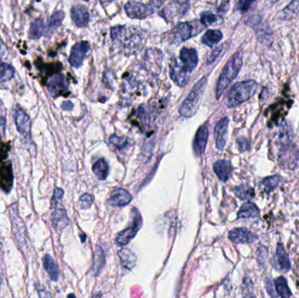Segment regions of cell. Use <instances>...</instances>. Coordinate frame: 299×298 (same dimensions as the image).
<instances>
[{"label":"cell","instance_id":"2","mask_svg":"<svg viewBox=\"0 0 299 298\" xmlns=\"http://www.w3.org/2000/svg\"><path fill=\"white\" fill-rule=\"evenodd\" d=\"M257 83L253 80L241 81L234 85L227 95L226 103L228 108H234L248 101L257 90Z\"/></svg>","mask_w":299,"mask_h":298},{"label":"cell","instance_id":"9","mask_svg":"<svg viewBox=\"0 0 299 298\" xmlns=\"http://www.w3.org/2000/svg\"><path fill=\"white\" fill-rule=\"evenodd\" d=\"M48 91L53 97H57L68 91V83L65 76L61 74H55L50 76L47 83Z\"/></svg>","mask_w":299,"mask_h":298},{"label":"cell","instance_id":"20","mask_svg":"<svg viewBox=\"0 0 299 298\" xmlns=\"http://www.w3.org/2000/svg\"><path fill=\"white\" fill-rule=\"evenodd\" d=\"M132 200V196L122 188L113 190L109 197V203L114 207H125Z\"/></svg>","mask_w":299,"mask_h":298},{"label":"cell","instance_id":"17","mask_svg":"<svg viewBox=\"0 0 299 298\" xmlns=\"http://www.w3.org/2000/svg\"><path fill=\"white\" fill-rule=\"evenodd\" d=\"M71 18L76 27L80 28L85 27L89 21V14L87 7L82 5H75L72 7Z\"/></svg>","mask_w":299,"mask_h":298},{"label":"cell","instance_id":"14","mask_svg":"<svg viewBox=\"0 0 299 298\" xmlns=\"http://www.w3.org/2000/svg\"><path fill=\"white\" fill-rule=\"evenodd\" d=\"M170 68L172 80L180 87L187 85L190 78V72L187 71L182 65L179 64L176 60H174L171 63Z\"/></svg>","mask_w":299,"mask_h":298},{"label":"cell","instance_id":"45","mask_svg":"<svg viewBox=\"0 0 299 298\" xmlns=\"http://www.w3.org/2000/svg\"><path fill=\"white\" fill-rule=\"evenodd\" d=\"M74 108V104H73V102H70V101H65V102H62V104H61V108L63 109V110H72Z\"/></svg>","mask_w":299,"mask_h":298},{"label":"cell","instance_id":"35","mask_svg":"<svg viewBox=\"0 0 299 298\" xmlns=\"http://www.w3.org/2000/svg\"><path fill=\"white\" fill-rule=\"evenodd\" d=\"M64 18L65 14L63 11L59 10L55 12L52 14L51 17L49 18L48 24V31L54 32L56 28H58L62 23Z\"/></svg>","mask_w":299,"mask_h":298},{"label":"cell","instance_id":"27","mask_svg":"<svg viewBox=\"0 0 299 298\" xmlns=\"http://www.w3.org/2000/svg\"><path fill=\"white\" fill-rule=\"evenodd\" d=\"M104 265H105V255H104L102 247L97 246L95 248V254H94L93 267H92L95 276H97L100 274V272L102 271Z\"/></svg>","mask_w":299,"mask_h":298},{"label":"cell","instance_id":"11","mask_svg":"<svg viewBox=\"0 0 299 298\" xmlns=\"http://www.w3.org/2000/svg\"><path fill=\"white\" fill-rule=\"evenodd\" d=\"M189 9V2H177L174 1L167 5L164 8L163 17L167 21H174L175 19H180Z\"/></svg>","mask_w":299,"mask_h":298},{"label":"cell","instance_id":"49","mask_svg":"<svg viewBox=\"0 0 299 298\" xmlns=\"http://www.w3.org/2000/svg\"><path fill=\"white\" fill-rule=\"evenodd\" d=\"M68 298H75V295H73V294H70V295H68Z\"/></svg>","mask_w":299,"mask_h":298},{"label":"cell","instance_id":"16","mask_svg":"<svg viewBox=\"0 0 299 298\" xmlns=\"http://www.w3.org/2000/svg\"><path fill=\"white\" fill-rule=\"evenodd\" d=\"M180 61L182 66L187 71L192 73L194 68L197 67L199 62L197 52L194 48H183L180 51Z\"/></svg>","mask_w":299,"mask_h":298},{"label":"cell","instance_id":"33","mask_svg":"<svg viewBox=\"0 0 299 298\" xmlns=\"http://www.w3.org/2000/svg\"><path fill=\"white\" fill-rule=\"evenodd\" d=\"M235 196L241 200H252L255 197V190L248 185H241L235 188Z\"/></svg>","mask_w":299,"mask_h":298},{"label":"cell","instance_id":"18","mask_svg":"<svg viewBox=\"0 0 299 298\" xmlns=\"http://www.w3.org/2000/svg\"><path fill=\"white\" fill-rule=\"evenodd\" d=\"M16 211H11V216L13 219V231H14L15 236L17 238L18 241L20 242L21 247H25L27 246L26 242V228H25L24 224L22 222L21 217L18 215Z\"/></svg>","mask_w":299,"mask_h":298},{"label":"cell","instance_id":"23","mask_svg":"<svg viewBox=\"0 0 299 298\" xmlns=\"http://www.w3.org/2000/svg\"><path fill=\"white\" fill-rule=\"evenodd\" d=\"M275 256H276V261L278 263L279 268H281V270L289 271L290 269L291 265L289 261V255L286 253L284 247L282 243L277 244Z\"/></svg>","mask_w":299,"mask_h":298},{"label":"cell","instance_id":"41","mask_svg":"<svg viewBox=\"0 0 299 298\" xmlns=\"http://www.w3.org/2000/svg\"><path fill=\"white\" fill-rule=\"evenodd\" d=\"M36 288H37L38 295L40 298H52V294L48 291V289L41 286V285L36 284Z\"/></svg>","mask_w":299,"mask_h":298},{"label":"cell","instance_id":"3","mask_svg":"<svg viewBox=\"0 0 299 298\" xmlns=\"http://www.w3.org/2000/svg\"><path fill=\"white\" fill-rule=\"evenodd\" d=\"M207 83L208 77L204 76L194 84V88H192L189 95H187V99L180 106V115L184 117H192L196 114L201 104V99L207 87Z\"/></svg>","mask_w":299,"mask_h":298},{"label":"cell","instance_id":"4","mask_svg":"<svg viewBox=\"0 0 299 298\" xmlns=\"http://www.w3.org/2000/svg\"><path fill=\"white\" fill-rule=\"evenodd\" d=\"M280 162L289 169H296L299 166V150L291 143V136L287 131V127L280 136Z\"/></svg>","mask_w":299,"mask_h":298},{"label":"cell","instance_id":"42","mask_svg":"<svg viewBox=\"0 0 299 298\" xmlns=\"http://www.w3.org/2000/svg\"><path fill=\"white\" fill-rule=\"evenodd\" d=\"M252 4H253V2H250V1H240L237 4V8L239 10L247 11Z\"/></svg>","mask_w":299,"mask_h":298},{"label":"cell","instance_id":"19","mask_svg":"<svg viewBox=\"0 0 299 298\" xmlns=\"http://www.w3.org/2000/svg\"><path fill=\"white\" fill-rule=\"evenodd\" d=\"M228 238L235 243L246 244L253 242L257 237L248 229L244 227H240L232 229L229 232Z\"/></svg>","mask_w":299,"mask_h":298},{"label":"cell","instance_id":"13","mask_svg":"<svg viewBox=\"0 0 299 298\" xmlns=\"http://www.w3.org/2000/svg\"><path fill=\"white\" fill-rule=\"evenodd\" d=\"M208 135H209V129H208V122H206L203 125L198 129L197 133L194 137V153L196 157H201L206 151L207 143H208Z\"/></svg>","mask_w":299,"mask_h":298},{"label":"cell","instance_id":"48","mask_svg":"<svg viewBox=\"0 0 299 298\" xmlns=\"http://www.w3.org/2000/svg\"><path fill=\"white\" fill-rule=\"evenodd\" d=\"M101 296H102L101 293H96L95 295H93V297L92 298H101Z\"/></svg>","mask_w":299,"mask_h":298},{"label":"cell","instance_id":"44","mask_svg":"<svg viewBox=\"0 0 299 298\" xmlns=\"http://www.w3.org/2000/svg\"><path fill=\"white\" fill-rule=\"evenodd\" d=\"M6 126H7V120L5 117H1L0 119V135L4 136L6 132Z\"/></svg>","mask_w":299,"mask_h":298},{"label":"cell","instance_id":"1","mask_svg":"<svg viewBox=\"0 0 299 298\" xmlns=\"http://www.w3.org/2000/svg\"><path fill=\"white\" fill-rule=\"evenodd\" d=\"M242 62H243V54L241 52H238L234 54L231 59L228 61V63L225 65L216 87V97L218 99L221 97L225 89L228 88L229 84L237 76L242 67Z\"/></svg>","mask_w":299,"mask_h":298},{"label":"cell","instance_id":"25","mask_svg":"<svg viewBox=\"0 0 299 298\" xmlns=\"http://www.w3.org/2000/svg\"><path fill=\"white\" fill-rule=\"evenodd\" d=\"M260 211L256 205L252 202H246L241 206L237 218L238 219H249V218H256L259 216Z\"/></svg>","mask_w":299,"mask_h":298},{"label":"cell","instance_id":"36","mask_svg":"<svg viewBox=\"0 0 299 298\" xmlns=\"http://www.w3.org/2000/svg\"><path fill=\"white\" fill-rule=\"evenodd\" d=\"M217 21V16L212 12H204L201 14V23L206 26L214 24Z\"/></svg>","mask_w":299,"mask_h":298},{"label":"cell","instance_id":"40","mask_svg":"<svg viewBox=\"0 0 299 298\" xmlns=\"http://www.w3.org/2000/svg\"><path fill=\"white\" fill-rule=\"evenodd\" d=\"M64 195V192L61 188L59 187H55V191H54V194H53V198L51 200V206L56 205V204L61 203V200Z\"/></svg>","mask_w":299,"mask_h":298},{"label":"cell","instance_id":"12","mask_svg":"<svg viewBox=\"0 0 299 298\" xmlns=\"http://www.w3.org/2000/svg\"><path fill=\"white\" fill-rule=\"evenodd\" d=\"M53 210L51 214V220L53 226L56 230L62 231L69 225L67 211L61 206V203L51 206Z\"/></svg>","mask_w":299,"mask_h":298},{"label":"cell","instance_id":"38","mask_svg":"<svg viewBox=\"0 0 299 298\" xmlns=\"http://www.w3.org/2000/svg\"><path fill=\"white\" fill-rule=\"evenodd\" d=\"M109 142H111L113 145L119 150L123 149L127 145V143H128L127 139L123 138V137H119V136H117L116 135H113L110 136Z\"/></svg>","mask_w":299,"mask_h":298},{"label":"cell","instance_id":"5","mask_svg":"<svg viewBox=\"0 0 299 298\" xmlns=\"http://www.w3.org/2000/svg\"><path fill=\"white\" fill-rule=\"evenodd\" d=\"M203 29H204L203 26L201 24V22H198V21L181 23L175 27L174 30L172 32L173 41L177 44H180L183 41H187L191 38L196 36Z\"/></svg>","mask_w":299,"mask_h":298},{"label":"cell","instance_id":"32","mask_svg":"<svg viewBox=\"0 0 299 298\" xmlns=\"http://www.w3.org/2000/svg\"><path fill=\"white\" fill-rule=\"evenodd\" d=\"M256 34H257V39L262 44L266 46H270L273 41L272 38V33L269 27H265L264 25H260L259 28H255Z\"/></svg>","mask_w":299,"mask_h":298},{"label":"cell","instance_id":"22","mask_svg":"<svg viewBox=\"0 0 299 298\" xmlns=\"http://www.w3.org/2000/svg\"><path fill=\"white\" fill-rule=\"evenodd\" d=\"M43 267L52 281H58L60 276L58 265L50 254H46L43 258Z\"/></svg>","mask_w":299,"mask_h":298},{"label":"cell","instance_id":"26","mask_svg":"<svg viewBox=\"0 0 299 298\" xmlns=\"http://www.w3.org/2000/svg\"><path fill=\"white\" fill-rule=\"evenodd\" d=\"M47 27L45 25L44 21L42 20H35L30 25V28L28 31V35L31 40H37L39 38L44 35Z\"/></svg>","mask_w":299,"mask_h":298},{"label":"cell","instance_id":"30","mask_svg":"<svg viewBox=\"0 0 299 298\" xmlns=\"http://www.w3.org/2000/svg\"><path fill=\"white\" fill-rule=\"evenodd\" d=\"M222 33L220 30H208L201 38V42L208 47H213L222 40Z\"/></svg>","mask_w":299,"mask_h":298},{"label":"cell","instance_id":"39","mask_svg":"<svg viewBox=\"0 0 299 298\" xmlns=\"http://www.w3.org/2000/svg\"><path fill=\"white\" fill-rule=\"evenodd\" d=\"M256 255H257V261H258L259 264H263L268 259V255H269L268 249L263 246H260L256 251Z\"/></svg>","mask_w":299,"mask_h":298},{"label":"cell","instance_id":"28","mask_svg":"<svg viewBox=\"0 0 299 298\" xmlns=\"http://www.w3.org/2000/svg\"><path fill=\"white\" fill-rule=\"evenodd\" d=\"M281 182H282V177L279 175L267 177L261 183V189L263 193L269 194L278 187Z\"/></svg>","mask_w":299,"mask_h":298},{"label":"cell","instance_id":"31","mask_svg":"<svg viewBox=\"0 0 299 298\" xmlns=\"http://www.w3.org/2000/svg\"><path fill=\"white\" fill-rule=\"evenodd\" d=\"M93 173L98 180H105L109 174V165L107 161L102 159L95 162L93 166Z\"/></svg>","mask_w":299,"mask_h":298},{"label":"cell","instance_id":"21","mask_svg":"<svg viewBox=\"0 0 299 298\" xmlns=\"http://www.w3.org/2000/svg\"><path fill=\"white\" fill-rule=\"evenodd\" d=\"M214 171L218 178L223 181L227 182L229 178L231 177L233 173V166L231 163L228 160H218L217 162L214 163Z\"/></svg>","mask_w":299,"mask_h":298},{"label":"cell","instance_id":"7","mask_svg":"<svg viewBox=\"0 0 299 298\" xmlns=\"http://www.w3.org/2000/svg\"><path fill=\"white\" fill-rule=\"evenodd\" d=\"M155 7H152L151 5H144L136 1H129L126 4V14L131 19H144L152 15Z\"/></svg>","mask_w":299,"mask_h":298},{"label":"cell","instance_id":"34","mask_svg":"<svg viewBox=\"0 0 299 298\" xmlns=\"http://www.w3.org/2000/svg\"><path fill=\"white\" fill-rule=\"evenodd\" d=\"M15 69L12 65L0 61V83L7 82L14 78Z\"/></svg>","mask_w":299,"mask_h":298},{"label":"cell","instance_id":"51","mask_svg":"<svg viewBox=\"0 0 299 298\" xmlns=\"http://www.w3.org/2000/svg\"><path fill=\"white\" fill-rule=\"evenodd\" d=\"M245 298H254V297H253V296H251V295H250V296H245Z\"/></svg>","mask_w":299,"mask_h":298},{"label":"cell","instance_id":"46","mask_svg":"<svg viewBox=\"0 0 299 298\" xmlns=\"http://www.w3.org/2000/svg\"><path fill=\"white\" fill-rule=\"evenodd\" d=\"M238 142L239 144H240V147H241L243 151L248 150V143L247 139L241 137V138L238 139Z\"/></svg>","mask_w":299,"mask_h":298},{"label":"cell","instance_id":"29","mask_svg":"<svg viewBox=\"0 0 299 298\" xmlns=\"http://www.w3.org/2000/svg\"><path fill=\"white\" fill-rule=\"evenodd\" d=\"M275 293L280 298H291L292 293L289 289L287 281L283 276H279L275 280Z\"/></svg>","mask_w":299,"mask_h":298},{"label":"cell","instance_id":"8","mask_svg":"<svg viewBox=\"0 0 299 298\" xmlns=\"http://www.w3.org/2000/svg\"><path fill=\"white\" fill-rule=\"evenodd\" d=\"M90 45L88 41H81L74 45L69 56V62L72 67L80 68L83 63L86 55L89 53Z\"/></svg>","mask_w":299,"mask_h":298},{"label":"cell","instance_id":"37","mask_svg":"<svg viewBox=\"0 0 299 298\" xmlns=\"http://www.w3.org/2000/svg\"><path fill=\"white\" fill-rule=\"evenodd\" d=\"M94 202V198L92 195L89 194V193H85L83 194L80 198L79 200V205L82 209H89L92 206V204Z\"/></svg>","mask_w":299,"mask_h":298},{"label":"cell","instance_id":"50","mask_svg":"<svg viewBox=\"0 0 299 298\" xmlns=\"http://www.w3.org/2000/svg\"><path fill=\"white\" fill-rule=\"evenodd\" d=\"M1 286H2V280H1V278H0V288H1Z\"/></svg>","mask_w":299,"mask_h":298},{"label":"cell","instance_id":"6","mask_svg":"<svg viewBox=\"0 0 299 298\" xmlns=\"http://www.w3.org/2000/svg\"><path fill=\"white\" fill-rule=\"evenodd\" d=\"M130 214L132 218V222L126 229L119 233L116 237V244L119 246H125L129 243V241L136 236L140 227H142L143 220L140 216L139 212L136 210V208H133Z\"/></svg>","mask_w":299,"mask_h":298},{"label":"cell","instance_id":"15","mask_svg":"<svg viewBox=\"0 0 299 298\" xmlns=\"http://www.w3.org/2000/svg\"><path fill=\"white\" fill-rule=\"evenodd\" d=\"M228 123H229V120L228 117H224L217 122V124L214 128V138H215L216 148L219 151H223L226 146Z\"/></svg>","mask_w":299,"mask_h":298},{"label":"cell","instance_id":"10","mask_svg":"<svg viewBox=\"0 0 299 298\" xmlns=\"http://www.w3.org/2000/svg\"><path fill=\"white\" fill-rule=\"evenodd\" d=\"M14 121L19 133L25 138L30 140L31 120L29 115L22 108H17L14 112Z\"/></svg>","mask_w":299,"mask_h":298},{"label":"cell","instance_id":"47","mask_svg":"<svg viewBox=\"0 0 299 298\" xmlns=\"http://www.w3.org/2000/svg\"><path fill=\"white\" fill-rule=\"evenodd\" d=\"M1 43H0V57L5 54V47L4 48H1Z\"/></svg>","mask_w":299,"mask_h":298},{"label":"cell","instance_id":"24","mask_svg":"<svg viewBox=\"0 0 299 298\" xmlns=\"http://www.w3.org/2000/svg\"><path fill=\"white\" fill-rule=\"evenodd\" d=\"M118 255H119L121 264H122L123 268L128 269V270H130L135 267L136 256L132 251L129 250L128 248H122L118 252Z\"/></svg>","mask_w":299,"mask_h":298},{"label":"cell","instance_id":"43","mask_svg":"<svg viewBox=\"0 0 299 298\" xmlns=\"http://www.w3.org/2000/svg\"><path fill=\"white\" fill-rule=\"evenodd\" d=\"M266 288H267V290L269 292V295H271V298H276L275 290L273 289V285H272L271 281L269 280H267V281H266Z\"/></svg>","mask_w":299,"mask_h":298}]
</instances>
